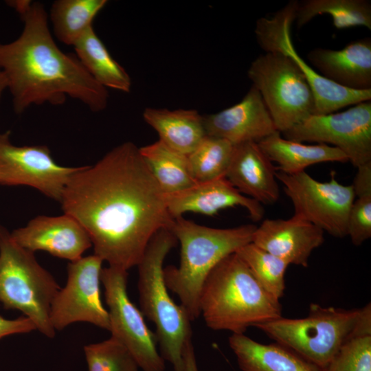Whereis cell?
Listing matches in <instances>:
<instances>
[{
	"label": "cell",
	"mask_w": 371,
	"mask_h": 371,
	"mask_svg": "<svg viewBox=\"0 0 371 371\" xmlns=\"http://www.w3.org/2000/svg\"><path fill=\"white\" fill-rule=\"evenodd\" d=\"M60 203L89 236L94 254L109 266H137L153 236L171 229L166 194L135 144L126 142L93 166L79 167Z\"/></svg>",
	"instance_id": "1"
},
{
	"label": "cell",
	"mask_w": 371,
	"mask_h": 371,
	"mask_svg": "<svg viewBox=\"0 0 371 371\" xmlns=\"http://www.w3.org/2000/svg\"><path fill=\"white\" fill-rule=\"evenodd\" d=\"M7 3L23 22L16 39L0 43V70L7 79L14 112L21 114L33 104H62L67 97L93 112L104 110L107 89L91 77L76 56L57 46L43 5L27 0Z\"/></svg>",
	"instance_id": "2"
},
{
	"label": "cell",
	"mask_w": 371,
	"mask_h": 371,
	"mask_svg": "<svg viewBox=\"0 0 371 371\" xmlns=\"http://www.w3.org/2000/svg\"><path fill=\"white\" fill-rule=\"evenodd\" d=\"M200 315L214 330L244 334L249 326L282 317L280 300L268 293L236 253L221 260L200 293Z\"/></svg>",
	"instance_id": "3"
},
{
	"label": "cell",
	"mask_w": 371,
	"mask_h": 371,
	"mask_svg": "<svg viewBox=\"0 0 371 371\" xmlns=\"http://www.w3.org/2000/svg\"><path fill=\"white\" fill-rule=\"evenodd\" d=\"M256 227L246 224L219 229L183 216L175 218L170 231L180 243V260L178 266L164 267V277L192 321L200 316V293L209 273L225 257L251 243Z\"/></svg>",
	"instance_id": "4"
},
{
	"label": "cell",
	"mask_w": 371,
	"mask_h": 371,
	"mask_svg": "<svg viewBox=\"0 0 371 371\" xmlns=\"http://www.w3.org/2000/svg\"><path fill=\"white\" fill-rule=\"evenodd\" d=\"M177 244L170 229H162L153 236L137 265V288L140 311L155 326L161 356L174 371H187L183 353L192 341V320L170 296L164 277L165 258Z\"/></svg>",
	"instance_id": "5"
},
{
	"label": "cell",
	"mask_w": 371,
	"mask_h": 371,
	"mask_svg": "<svg viewBox=\"0 0 371 371\" xmlns=\"http://www.w3.org/2000/svg\"><path fill=\"white\" fill-rule=\"evenodd\" d=\"M370 322V303L352 310L313 303L305 317H282L255 327L322 371L341 346Z\"/></svg>",
	"instance_id": "6"
},
{
	"label": "cell",
	"mask_w": 371,
	"mask_h": 371,
	"mask_svg": "<svg viewBox=\"0 0 371 371\" xmlns=\"http://www.w3.org/2000/svg\"><path fill=\"white\" fill-rule=\"evenodd\" d=\"M60 287L37 261L34 253L22 247L0 225V303L32 321L49 338L56 330L50 322L52 301Z\"/></svg>",
	"instance_id": "7"
},
{
	"label": "cell",
	"mask_w": 371,
	"mask_h": 371,
	"mask_svg": "<svg viewBox=\"0 0 371 371\" xmlns=\"http://www.w3.org/2000/svg\"><path fill=\"white\" fill-rule=\"evenodd\" d=\"M247 76L260 93L280 133L314 114L315 98L306 78L294 61L280 52L258 56Z\"/></svg>",
	"instance_id": "8"
},
{
	"label": "cell",
	"mask_w": 371,
	"mask_h": 371,
	"mask_svg": "<svg viewBox=\"0 0 371 371\" xmlns=\"http://www.w3.org/2000/svg\"><path fill=\"white\" fill-rule=\"evenodd\" d=\"M297 1H289L269 18L259 19L255 34L260 47L280 52L297 65L306 78L315 98L313 115L335 113L340 109L371 100V90L358 91L339 85L320 75L296 52L291 40V25L295 21Z\"/></svg>",
	"instance_id": "9"
},
{
	"label": "cell",
	"mask_w": 371,
	"mask_h": 371,
	"mask_svg": "<svg viewBox=\"0 0 371 371\" xmlns=\"http://www.w3.org/2000/svg\"><path fill=\"white\" fill-rule=\"evenodd\" d=\"M276 178L293 203L294 215L334 237L348 236V214L355 197L352 185L339 183L335 171H331L326 182L317 181L306 171L295 174L277 171Z\"/></svg>",
	"instance_id": "10"
},
{
	"label": "cell",
	"mask_w": 371,
	"mask_h": 371,
	"mask_svg": "<svg viewBox=\"0 0 371 371\" xmlns=\"http://www.w3.org/2000/svg\"><path fill=\"white\" fill-rule=\"evenodd\" d=\"M127 279L128 271L110 266L102 269L100 281L104 288L111 337L128 350L143 371H165L155 333L128 295Z\"/></svg>",
	"instance_id": "11"
},
{
	"label": "cell",
	"mask_w": 371,
	"mask_h": 371,
	"mask_svg": "<svg viewBox=\"0 0 371 371\" xmlns=\"http://www.w3.org/2000/svg\"><path fill=\"white\" fill-rule=\"evenodd\" d=\"M282 133L289 140L331 144L357 168L371 162V101L342 112L311 115Z\"/></svg>",
	"instance_id": "12"
},
{
	"label": "cell",
	"mask_w": 371,
	"mask_h": 371,
	"mask_svg": "<svg viewBox=\"0 0 371 371\" xmlns=\"http://www.w3.org/2000/svg\"><path fill=\"white\" fill-rule=\"evenodd\" d=\"M103 260L93 254L69 262L65 286L56 294L50 309V322L55 330L87 322L109 331V312L100 295Z\"/></svg>",
	"instance_id": "13"
},
{
	"label": "cell",
	"mask_w": 371,
	"mask_h": 371,
	"mask_svg": "<svg viewBox=\"0 0 371 371\" xmlns=\"http://www.w3.org/2000/svg\"><path fill=\"white\" fill-rule=\"evenodd\" d=\"M79 167L56 163L47 146H16L10 131L0 133V184L27 186L60 202L64 189Z\"/></svg>",
	"instance_id": "14"
},
{
	"label": "cell",
	"mask_w": 371,
	"mask_h": 371,
	"mask_svg": "<svg viewBox=\"0 0 371 371\" xmlns=\"http://www.w3.org/2000/svg\"><path fill=\"white\" fill-rule=\"evenodd\" d=\"M10 234L16 243L33 253L43 251L69 262L82 258L92 246L83 227L65 213L56 216H37Z\"/></svg>",
	"instance_id": "15"
},
{
	"label": "cell",
	"mask_w": 371,
	"mask_h": 371,
	"mask_svg": "<svg viewBox=\"0 0 371 371\" xmlns=\"http://www.w3.org/2000/svg\"><path fill=\"white\" fill-rule=\"evenodd\" d=\"M206 135L233 145L258 143L278 132L259 91L251 86L237 104L219 112L203 115Z\"/></svg>",
	"instance_id": "16"
},
{
	"label": "cell",
	"mask_w": 371,
	"mask_h": 371,
	"mask_svg": "<svg viewBox=\"0 0 371 371\" xmlns=\"http://www.w3.org/2000/svg\"><path fill=\"white\" fill-rule=\"evenodd\" d=\"M324 232L293 215L288 219H265L256 227L252 242L289 265L307 267L312 252L324 242Z\"/></svg>",
	"instance_id": "17"
},
{
	"label": "cell",
	"mask_w": 371,
	"mask_h": 371,
	"mask_svg": "<svg viewBox=\"0 0 371 371\" xmlns=\"http://www.w3.org/2000/svg\"><path fill=\"white\" fill-rule=\"evenodd\" d=\"M166 202L174 218L187 212L213 216L235 206L246 209L254 221L261 220L265 214L261 203L240 193L225 177L196 182L187 189L166 194Z\"/></svg>",
	"instance_id": "18"
},
{
	"label": "cell",
	"mask_w": 371,
	"mask_h": 371,
	"mask_svg": "<svg viewBox=\"0 0 371 371\" xmlns=\"http://www.w3.org/2000/svg\"><path fill=\"white\" fill-rule=\"evenodd\" d=\"M276 172L258 144L248 142L234 145L225 178L243 194L269 205L280 197Z\"/></svg>",
	"instance_id": "19"
},
{
	"label": "cell",
	"mask_w": 371,
	"mask_h": 371,
	"mask_svg": "<svg viewBox=\"0 0 371 371\" xmlns=\"http://www.w3.org/2000/svg\"><path fill=\"white\" fill-rule=\"evenodd\" d=\"M307 58L320 75L339 85L353 90H371L370 37L351 41L339 50L313 49Z\"/></svg>",
	"instance_id": "20"
},
{
	"label": "cell",
	"mask_w": 371,
	"mask_h": 371,
	"mask_svg": "<svg viewBox=\"0 0 371 371\" xmlns=\"http://www.w3.org/2000/svg\"><path fill=\"white\" fill-rule=\"evenodd\" d=\"M229 345L242 371H320L297 354L278 344H261L233 333Z\"/></svg>",
	"instance_id": "21"
},
{
	"label": "cell",
	"mask_w": 371,
	"mask_h": 371,
	"mask_svg": "<svg viewBox=\"0 0 371 371\" xmlns=\"http://www.w3.org/2000/svg\"><path fill=\"white\" fill-rule=\"evenodd\" d=\"M143 117L157 131L159 140L186 155L192 153L206 135L203 115L194 109L147 107L143 112Z\"/></svg>",
	"instance_id": "22"
},
{
	"label": "cell",
	"mask_w": 371,
	"mask_h": 371,
	"mask_svg": "<svg viewBox=\"0 0 371 371\" xmlns=\"http://www.w3.org/2000/svg\"><path fill=\"white\" fill-rule=\"evenodd\" d=\"M259 146L272 162L276 170L286 174L305 171L309 166L323 162L348 161L339 148L325 144L308 145L286 139L276 132L258 143Z\"/></svg>",
	"instance_id": "23"
},
{
	"label": "cell",
	"mask_w": 371,
	"mask_h": 371,
	"mask_svg": "<svg viewBox=\"0 0 371 371\" xmlns=\"http://www.w3.org/2000/svg\"><path fill=\"white\" fill-rule=\"evenodd\" d=\"M76 57L101 86L119 91H131L132 81L125 69L110 54L92 27L73 45Z\"/></svg>",
	"instance_id": "24"
},
{
	"label": "cell",
	"mask_w": 371,
	"mask_h": 371,
	"mask_svg": "<svg viewBox=\"0 0 371 371\" xmlns=\"http://www.w3.org/2000/svg\"><path fill=\"white\" fill-rule=\"evenodd\" d=\"M139 151L166 194L183 190L196 183L190 170L188 155L169 148L160 140L140 147Z\"/></svg>",
	"instance_id": "25"
},
{
	"label": "cell",
	"mask_w": 371,
	"mask_h": 371,
	"mask_svg": "<svg viewBox=\"0 0 371 371\" xmlns=\"http://www.w3.org/2000/svg\"><path fill=\"white\" fill-rule=\"evenodd\" d=\"M321 14L330 15L334 26L337 29L363 26L371 30L370 1H297L295 21L299 29L316 16Z\"/></svg>",
	"instance_id": "26"
},
{
	"label": "cell",
	"mask_w": 371,
	"mask_h": 371,
	"mask_svg": "<svg viewBox=\"0 0 371 371\" xmlns=\"http://www.w3.org/2000/svg\"><path fill=\"white\" fill-rule=\"evenodd\" d=\"M106 0H57L50 9L54 33L63 43L74 45L91 27Z\"/></svg>",
	"instance_id": "27"
},
{
	"label": "cell",
	"mask_w": 371,
	"mask_h": 371,
	"mask_svg": "<svg viewBox=\"0 0 371 371\" xmlns=\"http://www.w3.org/2000/svg\"><path fill=\"white\" fill-rule=\"evenodd\" d=\"M234 145L216 137L205 135L188 155L192 175L196 182L225 177Z\"/></svg>",
	"instance_id": "28"
},
{
	"label": "cell",
	"mask_w": 371,
	"mask_h": 371,
	"mask_svg": "<svg viewBox=\"0 0 371 371\" xmlns=\"http://www.w3.org/2000/svg\"><path fill=\"white\" fill-rule=\"evenodd\" d=\"M254 276L271 295L280 300L285 289V274L289 265L284 260L250 243L236 252Z\"/></svg>",
	"instance_id": "29"
},
{
	"label": "cell",
	"mask_w": 371,
	"mask_h": 371,
	"mask_svg": "<svg viewBox=\"0 0 371 371\" xmlns=\"http://www.w3.org/2000/svg\"><path fill=\"white\" fill-rule=\"evenodd\" d=\"M88 371H139L128 350L113 337L84 346Z\"/></svg>",
	"instance_id": "30"
},
{
	"label": "cell",
	"mask_w": 371,
	"mask_h": 371,
	"mask_svg": "<svg viewBox=\"0 0 371 371\" xmlns=\"http://www.w3.org/2000/svg\"><path fill=\"white\" fill-rule=\"evenodd\" d=\"M322 371H371V325L350 337Z\"/></svg>",
	"instance_id": "31"
},
{
	"label": "cell",
	"mask_w": 371,
	"mask_h": 371,
	"mask_svg": "<svg viewBox=\"0 0 371 371\" xmlns=\"http://www.w3.org/2000/svg\"><path fill=\"white\" fill-rule=\"evenodd\" d=\"M348 236L359 246L371 237V194L354 200L348 218Z\"/></svg>",
	"instance_id": "32"
},
{
	"label": "cell",
	"mask_w": 371,
	"mask_h": 371,
	"mask_svg": "<svg viewBox=\"0 0 371 371\" xmlns=\"http://www.w3.org/2000/svg\"><path fill=\"white\" fill-rule=\"evenodd\" d=\"M36 330L31 319L22 315L15 319H7L0 315V339L4 337L27 333Z\"/></svg>",
	"instance_id": "33"
},
{
	"label": "cell",
	"mask_w": 371,
	"mask_h": 371,
	"mask_svg": "<svg viewBox=\"0 0 371 371\" xmlns=\"http://www.w3.org/2000/svg\"><path fill=\"white\" fill-rule=\"evenodd\" d=\"M352 186L357 197L371 194V162L357 168Z\"/></svg>",
	"instance_id": "34"
},
{
	"label": "cell",
	"mask_w": 371,
	"mask_h": 371,
	"mask_svg": "<svg viewBox=\"0 0 371 371\" xmlns=\"http://www.w3.org/2000/svg\"><path fill=\"white\" fill-rule=\"evenodd\" d=\"M183 357L187 371H199L192 341H190L187 344L184 350Z\"/></svg>",
	"instance_id": "35"
},
{
	"label": "cell",
	"mask_w": 371,
	"mask_h": 371,
	"mask_svg": "<svg viewBox=\"0 0 371 371\" xmlns=\"http://www.w3.org/2000/svg\"><path fill=\"white\" fill-rule=\"evenodd\" d=\"M8 89V82L4 74L0 70V100L4 91Z\"/></svg>",
	"instance_id": "36"
}]
</instances>
